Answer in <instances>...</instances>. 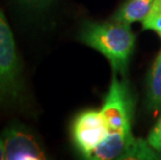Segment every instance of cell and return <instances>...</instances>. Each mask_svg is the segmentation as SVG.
<instances>
[{
    "label": "cell",
    "instance_id": "obj_3",
    "mask_svg": "<svg viewBox=\"0 0 161 160\" xmlns=\"http://www.w3.org/2000/svg\"><path fill=\"white\" fill-rule=\"evenodd\" d=\"M159 153L148 141L135 138L132 133L109 132L90 159H159Z\"/></svg>",
    "mask_w": 161,
    "mask_h": 160
},
{
    "label": "cell",
    "instance_id": "obj_9",
    "mask_svg": "<svg viewBox=\"0 0 161 160\" xmlns=\"http://www.w3.org/2000/svg\"><path fill=\"white\" fill-rule=\"evenodd\" d=\"M143 29L153 30L161 39V0H154L149 14L142 21Z\"/></svg>",
    "mask_w": 161,
    "mask_h": 160
},
{
    "label": "cell",
    "instance_id": "obj_8",
    "mask_svg": "<svg viewBox=\"0 0 161 160\" xmlns=\"http://www.w3.org/2000/svg\"><path fill=\"white\" fill-rule=\"evenodd\" d=\"M148 96L150 106L153 109H161V52L151 70Z\"/></svg>",
    "mask_w": 161,
    "mask_h": 160
},
{
    "label": "cell",
    "instance_id": "obj_6",
    "mask_svg": "<svg viewBox=\"0 0 161 160\" xmlns=\"http://www.w3.org/2000/svg\"><path fill=\"white\" fill-rule=\"evenodd\" d=\"M4 159L8 160H42L45 153L39 141L29 131L21 126L6 128L1 137Z\"/></svg>",
    "mask_w": 161,
    "mask_h": 160
},
{
    "label": "cell",
    "instance_id": "obj_4",
    "mask_svg": "<svg viewBox=\"0 0 161 160\" xmlns=\"http://www.w3.org/2000/svg\"><path fill=\"white\" fill-rule=\"evenodd\" d=\"M107 126L108 132L132 133V100L126 82L119 81L115 73L110 87L100 110Z\"/></svg>",
    "mask_w": 161,
    "mask_h": 160
},
{
    "label": "cell",
    "instance_id": "obj_2",
    "mask_svg": "<svg viewBox=\"0 0 161 160\" xmlns=\"http://www.w3.org/2000/svg\"><path fill=\"white\" fill-rule=\"evenodd\" d=\"M20 93V64L15 40L0 9V105L16 102Z\"/></svg>",
    "mask_w": 161,
    "mask_h": 160
},
{
    "label": "cell",
    "instance_id": "obj_11",
    "mask_svg": "<svg viewBox=\"0 0 161 160\" xmlns=\"http://www.w3.org/2000/svg\"><path fill=\"white\" fill-rule=\"evenodd\" d=\"M24 3L28 5H32V6H42L45 5L46 3H48L50 0H22Z\"/></svg>",
    "mask_w": 161,
    "mask_h": 160
},
{
    "label": "cell",
    "instance_id": "obj_5",
    "mask_svg": "<svg viewBox=\"0 0 161 160\" xmlns=\"http://www.w3.org/2000/svg\"><path fill=\"white\" fill-rule=\"evenodd\" d=\"M108 129L101 111H83L74 121L72 134L74 142L85 158L90 159L94 151L108 135Z\"/></svg>",
    "mask_w": 161,
    "mask_h": 160
},
{
    "label": "cell",
    "instance_id": "obj_7",
    "mask_svg": "<svg viewBox=\"0 0 161 160\" xmlns=\"http://www.w3.org/2000/svg\"><path fill=\"white\" fill-rule=\"evenodd\" d=\"M154 0H127L114 14V21L130 25L142 22L149 14Z\"/></svg>",
    "mask_w": 161,
    "mask_h": 160
},
{
    "label": "cell",
    "instance_id": "obj_10",
    "mask_svg": "<svg viewBox=\"0 0 161 160\" xmlns=\"http://www.w3.org/2000/svg\"><path fill=\"white\" fill-rule=\"evenodd\" d=\"M148 142L153 149L161 153V118L157 122L155 127L152 129V131L150 132Z\"/></svg>",
    "mask_w": 161,
    "mask_h": 160
},
{
    "label": "cell",
    "instance_id": "obj_12",
    "mask_svg": "<svg viewBox=\"0 0 161 160\" xmlns=\"http://www.w3.org/2000/svg\"><path fill=\"white\" fill-rule=\"evenodd\" d=\"M4 159V150H3V144L2 141L0 139V160Z\"/></svg>",
    "mask_w": 161,
    "mask_h": 160
},
{
    "label": "cell",
    "instance_id": "obj_1",
    "mask_svg": "<svg viewBox=\"0 0 161 160\" xmlns=\"http://www.w3.org/2000/svg\"><path fill=\"white\" fill-rule=\"evenodd\" d=\"M80 41L107 57L114 72L124 73L134 48L135 36L125 23H86L80 32Z\"/></svg>",
    "mask_w": 161,
    "mask_h": 160
}]
</instances>
